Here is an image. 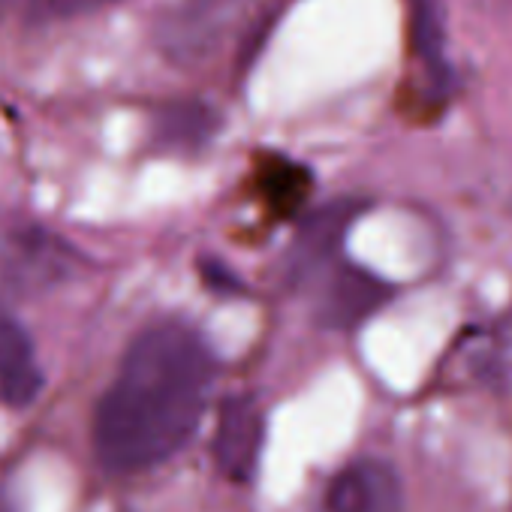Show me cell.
I'll list each match as a JSON object with an SVG mask.
<instances>
[{
	"instance_id": "2",
	"label": "cell",
	"mask_w": 512,
	"mask_h": 512,
	"mask_svg": "<svg viewBox=\"0 0 512 512\" xmlns=\"http://www.w3.org/2000/svg\"><path fill=\"white\" fill-rule=\"evenodd\" d=\"M250 4L253 0H175L154 25V43L169 64L199 67L220 52Z\"/></svg>"
},
{
	"instance_id": "12",
	"label": "cell",
	"mask_w": 512,
	"mask_h": 512,
	"mask_svg": "<svg viewBox=\"0 0 512 512\" xmlns=\"http://www.w3.org/2000/svg\"><path fill=\"white\" fill-rule=\"evenodd\" d=\"M37 4H40V0H0V10H4V13H16V10H22V13H28V19H34Z\"/></svg>"
},
{
	"instance_id": "6",
	"label": "cell",
	"mask_w": 512,
	"mask_h": 512,
	"mask_svg": "<svg viewBox=\"0 0 512 512\" xmlns=\"http://www.w3.org/2000/svg\"><path fill=\"white\" fill-rule=\"evenodd\" d=\"M43 389L46 371L31 332L7 305H0V401L13 410H28Z\"/></svg>"
},
{
	"instance_id": "8",
	"label": "cell",
	"mask_w": 512,
	"mask_h": 512,
	"mask_svg": "<svg viewBox=\"0 0 512 512\" xmlns=\"http://www.w3.org/2000/svg\"><path fill=\"white\" fill-rule=\"evenodd\" d=\"M356 211H359L356 202H332V205L320 208L314 217H308L293 241V250H290V263H293L290 272L305 275L314 266H323L338 250V244L344 241Z\"/></svg>"
},
{
	"instance_id": "3",
	"label": "cell",
	"mask_w": 512,
	"mask_h": 512,
	"mask_svg": "<svg viewBox=\"0 0 512 512\" xmlns=\"http://www.w3.org/2000/svg\"><path fill=\"white\" fill-rule=\"evenodd\" d=\"M266 443V416L250 395H229L217 410L211 455L229 482H250Z\"/></svg>"
},
{
	"instance_id": "5",
	"label": "cell",
	"mask_w": 512,
	"mask_h": 512,
	"mask_svg": "<svg viewBox=\"0 0 512 512\" xmlns=\"http://www.w3.org/2000/svg\"><path fill=\"white\" fill-rule=\"evenodd\" d=\"M79 253L46 226H25L10 235L4 278L22 290H49L76 275Z\"/></svg>"
},
{
	"instance_id": "9",
	"label": "cell",
	"mask_w": 512,
	"mask_h": 512,
	"mask_svg": "<svg viewBox=\"0 0 512 512\" xmlns=\"http://www.w3.org/2000/svg\"><path fill=\"white\" fill-rule=\"evenodd\" d=\"M217 130V112L202 100H172L151 121L154 145L163 151H199Z\"/></svg>"
},
{
	"instance_id": "7",
	"label": "cell",
	"mask_w": 512,
	"mask_h": 512,
	"mask_svg": "<svg viewBox=\"0 0 512 512\" xmlns=\"http://www.w3.org/2000/svg\"><path fill=\"white\" fill-rule=\"evenodd\" d=\"M386 299L389 287L380 278H374L365 269L347 266L329 281L320 305V320L329 329H353L362 320H368Z\"/></svg>"
},
{
	"instance_id": "10",
	"label": "cell",
	"mask_w": 512,
	"mask_h": 512,
	"mask_svg": "<svg viewBox=\"0 0 512 512\" xmlns=\"http://www.w3.org/2000/svg\"><path fill=\"white\" fill-rule=\"evenodd\" d=\"M308 187H311V178L305 175V169H299L287 160L272 157L263 169V193H266L269 205L278 211H293L305 199Z\"/></svg>"
},
{
	"instance_id": "1",
	"label": "cell",
	"mask_w": 512,
	"mask_h": 512,
	"mask_svg": "<svg viewBox=\"0 0 512 512\" xmlns=\"http://www.w3.org/2000/svg\"><path fill=\"white\" fill-rule=\"evenodd\" d=\"M217 362L184 320H157L127 347L97 401L91 440L109 473H145L172 461L199 431Z\"/></svg>"
},
{
	"instance_id": "11",
	"label": "cell",
	"mask_w": 512,
	"mask_h": 512,
	"mask_svg": "<svg viewBox=\"0 0 512 512\" xmlns=\"http://www.w3.org/2000/svg\"><path fill=\"white\" fill-rule=\"evenodd\" d=\"M118 0H40L31 22H70L91 13H100L106 7H115Z\"/></svg>"
},
{
	"instance_id": "4",
	"label": "cell",
	"mask_w": 512,
	"mask_h": 512,
	"mask_svg": "<svg viewBox=\"0 0 512 512\" xmlns=\"http://www.w3.org/2000/svg\"><path fill=\"white\" fill-rule=\"evenodd\" d=\"M317 512H404L401 476L386 458H356L329 479Z\"/></svg>"
}]
</instances>
